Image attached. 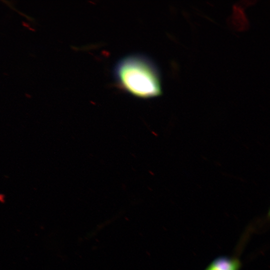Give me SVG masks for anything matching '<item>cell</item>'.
<instances>
[{"mask_svg":"<svg viewBox=\"0 0 270 270\" xmlns=\"http://www.w3.org/2000/svg\"><path fill=\"white\" fill-rule=\"evenodd\" d=\"M240 266L236 256H220L214 260L205 270H239Z\"/></svg>","mask_w":270,"mask_h":270,"instance_id":"cell-2","label":"cell"},{"mask_svg":"<svg viewBox=\"0 0 270 270\" xmlns=\"http://www.w3.org/2000/svg\"><path fill=\"white\" fill-rule=\"evenodd\" d=\"M114 74L118 85L140 98H151L162 93L159 70L149 57L132 54L122 57L116 64Z\"/></svg>","mask_w":270,"mask_h":270,"instance_id":"cell-1","label":"cell"}]
</instances>
